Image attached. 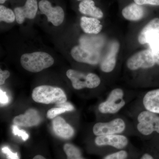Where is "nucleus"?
Instances as JSON below:
<instances>
[{
    "instance_id": "7c9ffc66",
    "label": "nucleus",
    "mask_w": 159,
    "mask_h": 159,
    "mask_svg": "<svg viewBox=\"0 0 159 159\" xmlns=\"http://www.w3.org/2000/svg\"><path fill=\"white\" fill-rule=\"evenodd\" d=\"M134 1L135 3L136 4L140 5V6L147 4L146 0H134Z\"/></svg>"
},
{
    "instance_id": "bb28decb",
    "label": "nucleus",
    "mask_w": 159,
    "mask_h": 159,
    "mask_svg": "<svg viewBox=\"0 0 159 159\" xmlns=\"http://www.w3.org/2000/svg\"><path fill=\"white\" fill-rule=\"evenodd\" d=\"M3 153L6 154L8 159H19L17 153H13L8 147L5 146L2 148Z\"/></svg>"
},
{
    "instance_id": "423d86ee",
    "label": "nucleus",
    "mask_w": 159,
    "mask_h": 159,
    "mask_svg": "<svg viewBox=\"0 0 159 159\" xmlns=\"http://www.w3.org/2000/svg\"><path fill=\"white\" fill-rule=\"evenodd\" d=\"M38 2L40 12L45 16L48 21L55 26L60 25L62 24L65 16L62 6H54L51 0H39Z\"/></svg>"
},
{
    "instance_id": "5701e85b",
    "label": "nucleus",
    "mask_w": 159,
    "mask_h": 159,
    "mask_svg": "<svg viewBox=\"0 0 159 159\" xmlns=\"http://www.w3.org/2000/svg\"><path fill=\"white\" fill-rule=\"evenodd\" d=\"M63 149L67 157V159H84L81 156L80 150L72 144H66Z\"/></svg>"
},
{
    "instance_id": "9b49d317",
    "label": "nucleus",
    "mask_w": 159,
    "mask_h": 159,
    "mask_svg": "<svg viewBox=\"0 0 159 159\" xmlns=\"http://www.w3.org/2000/svg\"><path fill=\"white\" fill-rule=\"evenodd\" d=\"M38 9V0H25L22 5L15 6L13 10L16 22L18 24H22L26 19H34Z\"/></svg>"
},
{
    "instance_id": "20e7f679",
    "label": "nucleus",
    "mask_w": 159,
    "mask_h": 159,
    "mask_svg": "<svg viewBox=\"0 0 159 159\" xmlns=\"http://www.w3.org/2000/svg\"><path fill=\"white\" fill-rule=\"evenodd\" d=\"M137 130L142 135L148 136L153 132L159 134V116L157 114L143 110L137 117Z\"/></svg>"
},
{
    "instance_id": "f257e3e1",
    "label": "nucleus",
    "mask_w": 159,
    "mask_h": 159,
    "mask_svg": "<svg viewBox=\"0 0 159 159\" xmlns=\"http://www.w3.org/2000/svg\"><path fill=\"white\" fill-rule=\"evenodd\" d=\"M20 63L26 70L38 73L53 65L54 59L48 53L38 51L23 54Z\"/></svg>"
},
{
    "instance_id": "f8f14e48",
    "label": "nucleus",
    "mask_w": 159,
    "mask_h": 159,
    "mask_svg": "<svg viewBox=\"0 0 159 159\" xmlns=\"http://www.w3.org/2000/svg\"><path fill=\"white\" fill-rule=\"evenodd\" d=\"M95 142L99 146H110L121 149L127 146L129 141L127 137L119 134L97 136L95 139Z\"/></svg>"
},
{
    "instance_id": "f3484780",
    "label": "nucleus",
    "mask_w": 159,
    "mask_h": 159,
    "mask_svg": "<svg viewBox=\"0 0 159 159\" xmlns=\"http://www.w3.org/2000/svg\"><path fill=\"white\" fill-rule=\"evenodd\" d=\"M78 10L80 12L85 15L89 16L95 18H102L103 13L102 10L95 5L93 0H83L78 5Z\"/></svg>"
},
{
    "instance_id": "4468645a",
    "label": "nucleus",
    "mask_w": 159,
    "mask_h": 159,
    "mask_svg": "<svg viewBox=\"0 0 159 159\" xmlns=\"http://www.w3.org/2000/svg\"><path fill=\"white\" fill-rule=\"evenodd\" d=\"M119 48V43L114 41L111 43L108 53L100 63V69L104 73H110L113 70L116 63L117 54Z\"/></svg>"
},
{
    "instance_id": "72a5a7b5",
    "label": "nucleus",
    "mask_w": 159,
    "mask_h": 159,
    "mask_svg": "<svg viewBox=\"0 0 159 159\" xmlns=\"http://www.w3.org/2000/svg\"><path fill=\"white\" fill-rule=\"evenodd\" d=\"M8 1H9V0H0V4L1 5H3Z\"/></svg>"
},
{
    "instance_id": "f03ea898",
    "label": "nucleus",
    "mask_w": 159,
    "mask_h": 159,
    "mask_svg": "<svg viewBox=\"0 0 159 159\" xmlns=\"http://www.w3.org/2000/svg\"><path fill=\"white\" fill-rule=\"evenodd\" d=\"M32 98L35 102L43 104H59L66 102L65 93L60 88L41 85L33 90Z\"/></svg>"
},
{
    "instance_id": "c756f323",
    "label": "nucleus",
    "mask_w": 159,
    "mask_h": 159,
    "mask_svg": "<svg viewBox=\"0 0 159 159\" xmlns=\"http://www.w3.org/2000/svg\"><path fill=\"white\" fill-rule=\"evenodd\" d=\"M147 4L154 5V6H159V0H146Z\"/></svg>"
},
{
    "instance_id": "f704fd0d",
    "label": "nucleus",
    "mask_w": 159,
    "mask_h": 159,
    "mask_svg": "<svg viewBox=\"0 0 159 159\" xmlns=\"http://www.w3.org/2000/svg\"><path fill=\"white\" fill-rule=\"evenodd\" d=\"M76 1H78V2H81V1H83V0H76Z\"/></svg>"
},
{
    "instance_id": "393cba45",
    "label": "nucleus",
    "mask_w": 159,
    "mask_h": 159,
    "mask_svg": "<svg viewBox=\"0 0 159 159\" xmlns=\"http://www.w3.org/2000/svg\"><path fill=\"white\" fill-rule=\"evenodd\" d=\"M12 133L14 134L15 135H17L21 137L24 141H25L29 139V134L25 130L19 129L16 125H12Z\"/></svg>"
},
{
    "instance_id": "0eeeda50",
    "label": "nucleus",
    "mask_w": 159,
    "mask_h": 159,
    "mask_svg": "<svg viewBox=\"0 0 159 159\" xmlns=\"http://www.w3.org/2000/svg\"><path fill=\"white\" fill-rule=\"evenodd\" d=\"M126 128L125 121L118 118L107 122H99L94 125L93 133L97 136L106 135L119 134L125 131Z\"/></svg>"
},
{
    "instance_id": "4be33fe9",
    "label": "nucleus",
    "mask_w": 159,
    "mask_h": 159,
    "mask_svg": "<svg viewBox=\"0 0 159 159\" xmlns=\"http://www.w3.org/2000/svg\"><path fill=\"white\" fill-rule=\"evenodd\" d=\"M16 20L14 11L3 5L0 6V20L7 23H11Z\"/></svg>"
},
{
    "instance_id": "39448f33",
    "label": "nucleus",
    "mask_w": 159,
    "mask_h": 159,
    "mask_svg": "<svg viewBox=\"0 0 159 159\" xmlns=\"http://www.w3.org/2000/svg\"><path fill=\"white\" fill-rule=\"evenodd\" d=\"M124 97V92L122 89H114L111 91L105 101L99 104V111L104 114L117 113L126 104Z\"/></svg>"
},
{
    "instance_id": "6e6552de",
    "label": "nucleus",
    "mask_w": 159,
    "mask_h": 159,
    "mask_svg": "<svg viewBox=\"0 0 159 159\" xmlns=\"http://www.w3.org/2000/svg\"><path fill=\"white\" fill-rule=\"evenodd\" d=\"M72 57L76 61L90 65H97L100 60L99 51L80 45L75 46L71 51Z\"/></svg>"
},
{
    "instance_id": "2f4dec72",
    "label": "nucleus",
    "mask_w": 159,
    "mask_h": 159,
    "mask_svg": "<svg viewBox=\"0 0 159 159\" xmlns=\"http://www.w3.org/2000/svg\"><path fill=\"white\" fill-rule=\"evenodd\" d=\"M140 159H154L152 156L148 153H145L143 155Z\"/></svg>"
},
{
    "instance_id": "9d476101",
    "label": "nucleus",
    "mask_w": 159,
    "mask_h": 159,
    "mask_svg": "<svg viewBox=\"0 0 159 159\" xmlns=\"http://www.w3.org/2000/svg\"><path fill=\"white\" fill-rule=\"evenodd\" d=\"M138 40L141 44L148 43L150 47L159 43V18L153 19L140 32Z\"/></svg>"
},
{
    "instance_id": "2eb2a0df",
    "label": "nucleus",
    "mask_w": 159,
    "mask_h": 159,
    "mask_svg": "<svg viewBox=\"0 0 159 159\" xmlns=\"http://www.w3.org/2000/svg\"><path fill=\"white\" fill-rule=\"evenodd\" d=\"M52 126L55 134L63 139H70L74 135V129L61 117L54 118L52 122Z\"/></svg>"
},
{
    "instance_id": "aec40b11",
    "label": "nucleus",
    "mask_w": 159,
    "mask_h": 159,
    "mask_svg": "<svg viewBox=\"0 0 159 159\" xmlns=\"http://www.w3.org/2000/svg\"><path fill=\"white\" fill-rule=\"evenodd\" d=\"M105 39L102 36H83L80 39L81 45L97 51L103 45Z\"/></svg>"
},
{
    "instance_id": "473e14b6",
    "label": "nucleus",
    "mask_w": 159,
    "mask_h": 159,
    "mask_svg": "<svg viewBox=\"0 0 159 159\" xmlns=\"http://www.w3.org/2000/svg\"><path fill=\"white\" fill-rule=\"evenodd\" d=\"M33 159H46L44 157L42 156L41 155H38L35 156V157L33 158Z\"/></svg>"
},
{
    "instance_id": "7ed1b4c3",
    "label": "nucleus",
    "mask_w": 159,
    "mask_h": 159,
    "mask_svg": "<svg viewBox=\"0 0 159 159\" xmlns=\"http://www.w3.org/2000/svg\"><path fill=\"white\" fill-rule=\"evenodd\" d=\"M66 76L70 80L72 86L75 89L84 88L94 89L99 86L101 82L100 78L93 73H85L75 70H68Z\"/></svg>"
},
{
    "instance_id": "dca6fc26",
    "label": "nucleus",
    "mask_w": 159,
    "mask_h": 159,
    "mask_svg": "<svg viewBox=\"0 0 159 159\" xmlns=\"http://www.w3.org/2000/svg\"><path fill=\"white\" fill-rule=\"evenodd\" d=\"M142 103L146 110L159 114V89L147 92L143 97Z\"/></svg>"
},
{
    "instance_id": "6ab92c4d",
    "label": "nucleus",
    "mask_w": 159,
    "mask_h": 159,
    "mask_svg": "<svg viewBox=\"0 0 159 159\" xmlns=\"http://www.w3.org/2000/svg\"><path fill=\"white\" fill-rule=\"evenodd\" d=\"M123 17L131 21H137L141 20L144 15L143 7L136 3H132L126 6L122 11Z\"/></svg>"
},
{
    "instance_id": "b1692460",
    "label": "nucleus",
    "mask_w": 159,
    "mask_h": 159,
    "mask_svg": "<svg viewBox=\"0 0 159 159\" xmlns=\"http://www.w3.org/2000/svg\"><path fill=\"white\" fill-rule=\"evenodd\" d=\"M128 153L125 150H120L115 153L111 154L105 157L103 159H126Z\"/></svg>"
},
{
    "instance_id": "412c9836",
    "label": "nucleus",
    "mask_w": 159,
    "mask_h": 159,
    "mask_svg": "<svg viewBox=\"0 0 159 159\" xmlns=\"http://www.w3.org/2000/svg\"><path fill=\"white\" fill-rule=\"evenodd\" d=\"M56 106L57 107L51 108L48 111L47 117L48 119H54L60 114L66 111H70L74 110V106L69 102H65L56 104Z\"/></svg>"
},
{
    "instance_id": "c85d7f7f",
    "label": "nucleus",
    "mask_w": 159,
    "mask_h": 159,
    "mask_svg": "<svg viewBox=\"0 0 159 159\" xmlns=\"http://www.w3.org/2000/svg\"><path fill=\"white\" fill-rule=\"evenodd\" d=\"M9 102V97L6 95V92H4L2 90H0V102L1 105H6Z\"/></svg>"
},
{
    "instance_id": "cd10ccee",
    "label": "nucleus",
    "mask_w": 159,
    "mask_h": 159,
    "mask_svg": "<svg viewBox=\"0 0 159 159\" xmlns=\"http://www.w3.org/2000/svg\"><path fill=\"white\" fill-rule=\"evenodd\" d=\"M10 76V73L8 70H0V84L3 85L5 84V81Z\"/></svg>"
},
{
    "instance_id": "a211bd4d",
    "label": "nucleus",
    "mask_w": 159,
    "mask_h": 159,
    "mask_svg": "<svg viewBox=\"0 0 159 159\" xmlns=\"http://www.w3.org/2000/svg\"><path fill=\"white\" fill-rule=\"evenodd\" d=\"M80 20V27L86 33L97 34L102 30V25L98 19L82 16Z\"/></svg>"
},
{
    "instance_id": "1a4fd4ad",
    "label": "nucleus",
    "mask_w": 159,
    "mask_h": 159,
    "mask_svg": "<svg viewBox=\"0 0 159 159\" xmlns=\"http://www.w3.org/2000/svg\"><path fill=\"white\" fill-rule=\"evenodd\" d=\"M152 52L150 50H143L132 56L127 61V67L131 70L140 68L148 69L155 64Z\"/></svg>"
},
{
    "instance_id": "a878e982",
    "label": "nucleus",
    "mask_w": 159,
    "mask_h": 159,
    "mask_svg": "<svg viewBox=\"0 0 159 159\" xmlns=\"http://www.w3.org/2000/svg\"><path fill=\"white\" fill-rule=\"evenodd\" d=\"M150 48L155 63L159 65V43L151 46Z\"/></svg>"
},
{
    "instance_id": "ddd939ff",
    "label": "nucleus",
    "mask_w": 159,
    "mask_h": 159,
    "mask_svg": "<svg viewBox=\"0 0 159 159\" xmlns=\"http://www.w3.org/2000/svg\"><path fill=\"white\" fill-rule=\"evenodd\" d=\"M41 117L37 111L29 109L24 115H20L15 117L13 122L16 125L24 127H31L39 124Z\"/></svg>"
}]
</instances>
